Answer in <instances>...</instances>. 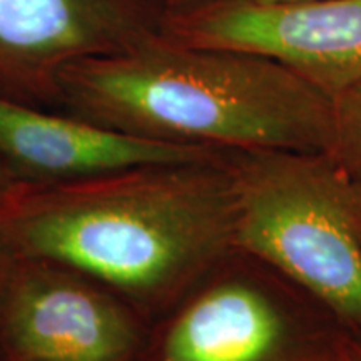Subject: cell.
Returning <instances> with one entry per match:
<instances>
[{"instance_id":"13","label":"cell","mask_w":361,"mask_h":361,"mask_svg":"<svg viewBox=\"0 0 361 361\" xmlns=\"http://www.w3.org/2000/svg\"><path fill=\"white\" fill-rule=\"evenodd\" d=\"M345 361H361V341H360V345L355 348L353 353H351Z\"/></svg>"},{"instance_id":"6","label":"cell","mask_w":361,"mask_h":361,"mask_svg":"<svg viewBox=\"0 0 361 361\" xmlns=\"http://www.w3.org/2000/svg\"><path fill=\"white\" fill-rule=\"evenodd\" d=\"M152 322L94 278L11 256L0 279L4 361H139Z\"/></svg>"},{"instance_id":"11","label":"cell","mask_w":361,"mask_h":361,"mask_svg":"<svg viewBox=\"0 0 361 361\" xmlns=\"http://www.w3.org/2000/svg\"><path fill=\"white\" fill-rule=\"evenodd\" d=\"M194 0H164V7H178ZM256 2H295V0H256Z\"/></svg>"},{"instance_id":"10","label":"cell","mask_w":361,"mask_h":361,"mask_svg":"<svg viewBox=\"0 0 361 361\" xmlns=\"http://www.w3.org/2000/svg\"><path fill=\"white\" fill-rule=\"evenodd\" d=\"M20 186V183H17L13 179V176L4 168L2 162H0V211L7 204L8 200L13 196V192L17 191V188Z\"/></svg>"},{"instance_id":"4","label":"cell","mask_w":361,"mask_h":361,"mask_svg":"<svg viewBox=\"0 0 361 361\" xmlns=\"http://www.w3.org/2000/svg\"><path fill=\"white\" fill-rule=\"evenodd\" d=\"M360 341L322 301L236 247L152 322L139 361H345Z\"/></svg>"},{"instance_id":"8","label":"cell","mask_w":361,"mask_h":361,"mask_svg":"<svg viewBox=\"0 0 361 361\" xmlns=\"http://www.w3.org/2000/svg\"><path fill=\"white\" fill-rule=\"evenodd\" d=\"M228 151L152 141L0 99V162L27 186H49L135 166L221 157Z\"/></svg>"},{"instance_id":"14","label":"cell","mask_w":361,"mask_h":361,"mask_svg":"<svg viewBox=\"0 0 361 361\" xmlns=\"http://www.w3.org/2000/svg\"><path fill=\"white\" fill-rule=\"evenodd\" d=\"M0 361H4V360H2V356H0Z\"/></svg>"},{"instance_id":"5","label":"cell","mask_w":361,"mask_h":361,"mask_svg":"<svg viewBox=\"0 0 361 361\" xmlns=\"http://www.w3.org/2000/svg\"><path fill=\"white\" fill-rule=\"evenodd\" d=\"M157 34L273 59L329 99L361 79V0H194L162 7Z\"/></svg>"},{"instance_id":"7","label":"cell","mask_w":361,"mask_h":361,"mask_svg":"<svg viewBox=\"0 0 361 361\" xmlns=\"http://www.w3.org/2000/svg\"><path fill=\"white\" fill-rule=\"evenodd\" d=\"M149 0H0V99L61 112V72L157 32Z\"/></svg>"},{"instance_id":"9","label":"cell","mask_w":361,"mask_h":361,"mask_svg":"<svg viewBox=\"0 0 361 361\" xmlns=\"http://www.w3.org/2000/svg\"><path fill=\"white\" fill-rule=\"evenodd\" d=\"M331 101L333 146L328 154L361 188V79Z\"/></svg>"},{"instance_id":"12","label":"cell","mask_w":361,"mask_h":361,"mask_svg":"<svg viewBox=\"0 0 361 361\" xmlns=\"http://www.w3.org/2000/svg\"><path fill=\"white\" fill-rule=\"evenodd\" d=\"M8 259H11V256H8L7 252L4 251L2 247H0V279H2V274H4V271H6V268H7V263H8Z\"/></svg>"},{"instance_id":"1","label":"cell","mask_w":361,"mask_h":361,"mask_svg":"<svg viewBox=\"0 0 361 361\" xmlns=\"http://www.w3.org/2000/svg\"><path fill=\"white\" fill-rule=\"evenodd\" d=\"M234 152L20 184L0 211V247L87 274L156 322L236 250Z\"/></svg>"},{"instance_id":"3","label":"cell","mask_w":361,"mask_h":361,"mask_svg":"<svg viewBox=\"0 0 361 361\" xmlns=\"http://www.w3.org/2000/svg\"><path fill=\"white\" fill-rule=\"evenodd\" d=\"M236 247L361 336V188L328 152L236 151Z\"/></svg>"},{"instance_id":"2","label":"cell","mask_w":361,"mask_h":361,"mask_svg":"<svg viewBox=\"0 0 361 361\" xmlns=\"http://www.w3.org/2000/svg\"><path fill=\"white\" fill-rule=\"evenodd\" d=\"M61 112L152 141L224 151L329 152L333 101L258 54L149 35L61 72Z\"/></svg>"}]
</instances>
